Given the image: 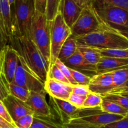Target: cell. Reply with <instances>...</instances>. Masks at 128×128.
I'll use <instances>...</instances> for the list:
<instances>
[{
	"label": "cell",
	"mask_w": 128,
	"mask_h": 128,
	"mask_svg": "<svg viewBox=\"0 0 128 128\" xmlns=\"http://www.w3.org/2000/svg\"><path fill=\"white\" fill-rule=\"evenodd\" d=\"M9 44L17 51L32 72L44 83L48 74L49 66L31 40L24 36H13L10 38Z\"/></svg>",
	"instance_id": "obj_1"
},
{
	"label": "cell",
	"mask_w": 128,
	"mask_h": 128,
	"mask_svg": "<svg viewBox=\"0 0 128 128\" xmlns=\"http://www.w3.org/2000/svg\"><path fill=\"white\" fill-rule=\"evenodd\" d=\"M78 44L100 50L128 49V40L118 31L108 28L74 38Z\"/></svg>",
	"instance_id": "obj_2"
},
{
	"label": "cell",
	"mask_w": 128,
	"mask_h": 128,
	"mask_svg": "<svg viewBox=\"0 0 128 128\" xmlns=\"http://www.w3.org/2000/svg\"><path fill=\"white\" fill-rule=\"evenodd\" d=\"M35 11V0H15L14 9L11 12V37L24 36L30 39V30Z\"/></svg>",
	"instance_id": "obj_3"
},
{
	"label": "cell",
	"mask_w": 128,
	"mask_h": 128,
	"mask_svg": "<svg viewBox=\"0 0 128 128\" xmlns=\"http://www.w3.org/2000/svg\"><path fill=\"white\" fill-rule=\"evenodd\" d=\"M30 39L41 52L50 68L51 58L50 22L44 14L35 11L30 30Z\"/></svg>",
	"instance_id": "obj_4"
},
{
	"label": "cell",
	"mask_w": 128,
	"mask_h": 128,
	"mask_svg": "<svg viewBox=\"0 0 128 128\" xmlns=\"http://www.w3.org/2000/svg\"><path fill=\"white\" fill-rule=\"evenodd\" d=\"M108 28H110L104 23L94 9L92 6L87 7L82 9L78 20L71 28V36L80 37Z\"/></svg>",
	"instance_id": "obj_5"
},
{
	"label": "cell",
	"mask_w": 128,
	"mask_h": 128,
	"mask_svg": "<svg viewBox=\"0 0 128 128\" xmlns=\"http://www.w3.org/2000/svg\"><path fill=\"white\" fill-rule=\"evenodd\" d=\"M50 22V68L58 59L61 47L68 38L71 36V28L66 24L62 15L58 12L55 18ZM49 68V69H50Z\"/></svg>",
	"instance_id": "obj_6"
},
{
	"label": "cell",
	"mask_w": 128,
	"mask_h": 128,
	"mask_svg": "<svg viewBox=\"0 0 128 128\" xmlns=\"http://www.w3.org/2000/svg\"><path fill=\"white\" fill-rule=\"evenodd\" d=\"M125 116L112 114L102 111L101 108L79 109L72 121L94 127L102 128L122 120Z\"/></svg>",
	"instance_id": "obj_7"
},
{
	"label": "cell",
	"mask_w": 128,
	"mask_h": 128,
	"mask_svg": "<svg viewBox=\"0 0 128 128\" xmlns=\"http://www.w3.org/2000/svg\"><path fill=\"white\" fill-rule=\"evenodd\" d=\"M101 20L109 28L116 31L128 28V11L109 5L92 4Z\"/></svg>",
	"instance_id": "obj_8"
},
{
	"label": "cell",
	"mask_w": 128,
	"mask_h": 128,
	"mask_svg": "<svg viewBox=\"0 0 128 128\" xmlns=\"http://www.w3.org/2000/svg\"><path fill=\"white\" fill-rule=\"evenodd\" d=\"M12 82L30 91L46 92L44 83L32 72L24 59L20 55L17 70Z\"/></svg>",
	"instance_id": "obj_9"
},
{
	"label": "cell",
	"mask_w": 128,
	"mask_h": 128,
	"mask_svg": "<svg viewBox=\"0 0 128 128\" xmlns=\"http://www.w3.org/2000/svg\"><path fill=\"white\" fill-rule=\"evenodd\" d=\"M18 61V53L11 45H6L0 51V74L8 83L13 81Z\"/></svg>",
	"instance_id": "obj_10"
},
{
	"label": "cell",
	"mask_w": 128,
	"mask_h": 128,
	"mask_svg": "<svg viewBox=\"0 0 128 128\" xmlns=\"http://www.w3.org/2000/svg\"><path fill=\"white\" fill-rule=\"evenodd\" d=\"M46 94V92L30 91V96L26 103L32 110L34 116L52 119V109L48 103Z\"/></svg>",
	"instance_id": "obj_11"
},
{
	"label": "cell",
	"mask_w": 128,
	"mask_h": 128,
	"mask_svg": "<svg viewBox=\"0 0 128 128\" xmlns=\"http://www.w3.org/2000/svg\"><path fill=\"white\" fill-rule=\"evenodd\" d=\"M89 84L90 91L102 96L114 88L111 72L96 74L91 77Z\"/></svg>",
	"instance_id": "obj_12"
},
{
	"label": "cell",
	"mask_w": 128,
	"mask_h": 128,
	"mask_svg": "<svg viewBox=\"0 0 128 128\" xmlns=\"http://www.w3.org/2000/svg\"><path fill=\"white\" fill-rule=\"evenodd\" d=\"M2 101L14 122L26 115H34L32 110L26 102L16 98L12 95L9 94Z\"/></svg>",
	"instance_id": "obj_13"
},
{
	"label": "cell",
	"mask_w": 128,
	"mask_h": 128,
	"mask_svg": "<svg viewBox=\"0 0 128 128\" xmlns=\"http://www.w3.org/2000/svg\"><path fill=\"white\" fill-rule=\"evenodd\" d=\"M50 98L52 109L54 110L62 124L64 125L68 123L75 117L78 112L79 109L71 104L68 101Z\"/></svg>",
	"instance_id": "obj_14"
},
{
	"label": "cell",
	"mask_w": 128,
	"mask_h": 128,
	"mask_svg": "<svg viewBox=\"0 0 128 128\" xmlns=\"http://www.w3.org/2000/svg\"><path fill=\"white\" fill-rule=\"evenodd\" d=\"M71 85L62 83L60 81L48 78L44 82V90L50 97L68 101L72 93Z\"/></svg>",
	"instance_id": "obj_15"
},
{
	"label": "cell",
	"mask_w": 128,
	"mask_h": 128,
	"mask_svg": "<svg viewBox=\"0 0 128 128\" xmlns=\"http://www.w3.org/2000/svg\"><path fill=\"white\" fill-rule=\"evenodd\" d=\"M82 8L74 0H61L59 12L61 14L66 24L71 28L80 16Z\"/></svg>",
	"instance_id": "obj_16"
},
{
	"label": "cell",
	"mask_w": 128,
	"mask_h": 128,
	"mask_svg": "<svg viewBox=\"0 0 128 128\" xmlns=\"http://www.w3.org/2000/svg\"><path fill=\"white\" fill-rule=\"evenodd\" d=\"M64 64L69 68L81 72H82V71H86L88 72L94 73L95 74H97L96 66L88 62L78 50H77L70 58L64 61Z\"/></svg>",
	"instance_id": "obj_17"
},
{
	"label": "cell",
	"mask_w": 128,
	"mask_h": 128,
	"mask_svg": "<svg viewBox=\"0 0 128 128\" xmlns=\"http://www.w3.org/2000/svg\"><path fill=\"white\" fill-rule=\"evenodd\" d=\"M128 67V59L104 57L96 65L97 74L104 73Z\"/></svg>",
	"instance_id": "obj_18"
},
{
	"label": "cell",
	"mask_w": 128,
	"mask_h": 128,
	"mask_svg": "<svg viewBox=\"0 0 128 128\" xmlns=\"http://www.w3.org/2000/svg\"><path fill=\"white\" fill-rule=\"evenodd\" d=\"M78 50L81 52L88 62L94 66L98 64L102 58L100 50L96 48L78 44Z\"/></svg>",
	"instance_id": "obj_19"
},
{
	"label": "cell",
	"mask_w": 128,
	"mask_h": 128,
	"mask_svg": "<svg viewBox=\"0 0 128 128\" xmlns=\"http://www.w3.org/2000/svg\"><path fill=\"white\" fill-rule=\"evenodd\" d=\"M78 50V44L74 38L70 36L61 47L58 59L64 62L71 57Z\"/></svg>",
	"instance_id": "obj_20"
},
{
	"label": "cell",
	"mask_w": 128,
	"mask_h": 128,
	"mask_svg": "<svg viewBox=\"0 0 128 128\" xmlns=\"http://www.w3.org/2000/svg\"><path fill=\"white\" fill-rule=\"evenodd\" d=\"M101 110L102 111L112 114H118L126 116L128 114V110L121 107L120 105L111 101L103 100L101 104Z\"/></svg>",
	"instance_id": "obj_21"
},
{
	"label": "cell",
	"mask_w": 128,
	"mask_h": 128,
	"mask_svg": "<svg viewBox=\"0 0 128 128\" xmlns=\"http://www.w3.org/2000/svg\"><path fill=\"white\" fill-rule=\"evenodd\" d=\"M30 128H65V126L62 124L54 122L52 119L34 116L33 122Z\"/></svg>",
	"instance_id": "obj_22"
},
{
	"label": "cell",
	"mask_w": 128,
	"mask_h": 128,
	"mask_svg": "<svg viewBox=\"0 0 128 128\" xmlns=\"http://www.w3.org/2000/svg\"><path fill=\"white\" fill-rule=\"evenodd\" d=\"M9 92L10 94L25 102L28 101L30 94V91L29 90L13 82L9 83Z\"/></svg>",
	"instance_id": "obj_23"
},
{
	"label": "cell",
	"mask_w": 128,
	"mask_h": 128,
	"mask_svg": "<svg viewBox=\"0 0 128 128\" xmlns=\"http://www.w3.org/2000/svg\"><path fill=\"white\" fill-rule=\"evenodd\" d=\"M112 73L114 89L120 87L128 81V67L113 71Z\"/></svg>",
	"instance_id": "obj_24"
},
{
	"label": "cell",
	"mask_w": 128,
	"mask_h": 128,
	"mask_svg": "<svg viewBox=\"0 0 128 128\" xmlns=\"http://www.w3.org/2000/svg\"><path fill=\"white\" fill-rule=\"evenodd\" d=\"M61 0H47L45 15L48 21H51L55 18L59 12Z\"/></svg>",
	"instance_id": "obj_25"
},
{
	"label": "cell",
	"mask_w": 128,
	"mask_h": 128,
	"mask_svg": "<svg viewBox=\"0 0 128 128\" xmlns=\"http://www.w3.org/2000/svg\"><path fill=\"white\" fill-rule=\"evenodd\" d=\"M103 99L100 94L91 92L86 96L82 108H95L100 107L102 104Z\"/></svg>",
	"instance_id": "obj_26"
},
{
	"label": "cell",
	"mask_w": 128,
	"mask_h": 128,
	"mask_svg": "<svg viewBox=\"0 0 128 128\" xmlns=\"http://www.w3.org/2000/svg\"><path fill=\"white\" fill-rule=\"evenodd\" d=\"M100 52L101 56L104 57L128 59V49L100 50Z\"/></svg>",
	"instance_id": "obj_27"
},
{
	"label": "cell",
	"mask_w": 128,
	"mask_h": 128,
	"mask_svg": "<svg viewBox=\"0 0 128 128\" xmlns=\"http://www.w3.org/2000/svg\"><path fill=\"white\" fill-rule=\"evenodd\" d=\"M48 78H50L52 79V80H56V81H60V82H62V83L71 85V84L70 83L67 78L65 77L64 75L62 74L61 70L58 68V67L55 64L52 65L49 69Z\"/></svg>",
	"instance_id": "obj_28"
},
{
	"label": "cell",
	"mask_w": 128,
	"mask_h": 128,
	"mask_svg": "<svg viewBox=\"0 0 128 128\" xmlns=\"http://www.w3.org/2000/svg\"><path fill=\"white\" fill-rule=\"evenodd\" d=\"M109 5L128 11V0H91V5Z\"/></svg>",
	"instance_id": "obj_29"
},
{
	"label": "cell",
	"mask_w": 128,
	"mask_h": 128,
	"mask_svg": "<svg viewBox=\"0 0 128 128\" xmlns=\"http://www.w3.org/2000/svg\"><path fill=\"white\" fill-rule=\"evenodd\" d=\"M102 98L103 100L114 102L128 110V98L125 97L122 95L118 94H106L102 96Z\"/></svg>",
	"instance_id": "obj_30"
},
{
	"label": "cell",
	"mask_w": 128,
	"mask_h": 128,
	"mask_svg": "<svg viewBox=\"0 0 128 128\" xmlns=\"http://www.w3.org/2000/svg\"><path fill=\"white\" fill-rule=\"evenodd\" d=\"M70 71H71V75H72L74 80L77 84L85 86H89L91 78L90 76H88V75L83 73V72L76 71V70H74L70 68Z\"/></svg>",
	"instance_id": "obj_31"
},
{
	"label": "cell",
	"mask_w": 128,
	"mask_h": 128,
	"mask_svg": "<svg viewBox=\"0 0 128 128\" xmlns=\"http://www.w3.org/2000/svg\"><path fill=\"white\" fill-rule=\"evenodd\" d=\"M54 64L58 66V68L61 70V72H62V74L64 75L65 77L67 78V80H68L69 82H70V83L71 84V86H76V85H77L76 82H75V81L74 80L72 75H71L70 68H69L68 67H67V66L64 64V62H62V61H60V60L57 59L56 61H55Z\"/></svg>",
	"instance_id": "obj_32"
},
{
	"label": "cell",
	"mask_w": 128,
	"mask_h": 128,
	"mask_svg": "<svg viewBox=\"0 0 128 128\" xmlns=\"http://www.w3.org/2000/svg\"><path fill=\"white\" fill-rule=\"evenodd\" d=\"M34 120L33 114H28L19 119L14 122L17 128H30Z\"/></svg>",
	"instance_id": "obj_33"
},
{
	"label": "cell",
	"mask_w": 128,
	"mask_h": 128,
	"mask_svg": "<svg viewBox=\"0 0 128 128\" xmlns=\"http://www.w3.org/2000/svg\"><path fill=\"white\" fill-rule=\"evenodd\" d=\"M86 99V96H79V95L71 93L68 100V101L77 108L81 109L83 106Z\"/></svg>",
	"instance_id": "obj_34"
},
{
	"label": "cell",
	"mask_w": 128,
	"mask_h": 128,
	"mask_svg": "<svg viewBox=\"0 0 128 128\" xmlns=\"http://www.w3.org/2000/svg\"><path fill=\"white\" fill-rule=\"evenodd\" d=\"M9 94V83L6 79L0 74V100L2 101Z\"/></svg>",
	"instance_id": "obj_35"
},
{
	"label": "cell",
	"mask_w": 128,
	"mask_h": 128,
	"mask_svg": "<svg viewBox=\"0 0 128 128\" xmlns=\"http://www.w3.org/2000/svg\"><path fill=\"white\" fill-rule=\"evenodd\" d=\"M91 91H90L89 86H81V85H76L72 88V93L82 96H87Z\"/></svg>",
	"instance_id": "obj_36"
},
{
	"label": "cell",
	"mask_w": 128,
	"mask_h": 128,
	"mask_svg": "<svg viewBox=\"0 0 128 128\" xmlns=\"http://www.w3.org/2000/svg\"><path fill=\"white\" fill-rule=\"evenodd\" d=\"M103 128H128V114L122 120L106 125Z\"/></svg>",
	"instance_id": "obj_37"
},
{
	"label": "cell",
	"mask_w": 128,
	"mask_h": 128,
	"mask_svg": "<svg viewBox=\"0 0 128 128\" xmlns=\"http://www.w3.org/2000/svg\"><path fill=\"white\" fill-rule=\"evenodd\" d=\"M0 116L2 118H3L5 120L9 122L10 123L12 124H14V122L12 121V118L10 116V114H9L8 111L7 109H6V106L3 104L2 101L0 100Z\"/></svg>",
	"instance_id": "obj_38"
},
{
	"label": "cell",
	"mask_w": 128,
	"mask_h": 128,
	"mask_svg": "<svg viewBox=\"0 0 128 128\" xmlns=\"http://www.w3.org/2000/svg\"><path fill=\"white\" fill-rule=\"evenodd\" d=\"M64 126H65V128H103V127L100 128L89 126V125L84 124L76 122V121H72V120L70 121L68 123L64 124Z\"/></svg>",
	"instance_id": "obj_39"
},
{
	"label": "cell",
	"mask_w": 128,
	"mask_h": 128,
	"mask_svg": "<svg viewBox=\"0 0 128 128\" xmlns=\"http://www.w3.org/2000/svg\"><path fill=\"white\" fill-rule=\"evenodd\" d=\"M46 2L47 0H35L36 11L45 14L46 10Z\"/></svg>",
	"instance_id": "obj_40"
},
{
	"label": "cell",
	"mask_w": 128,
	"mask_h": 128,
	"mask_svg": "<svg viewBox=\"0 0 128 128\" xmlns=\"http://www.w3.org/2000/svg\"><path fill=\"white\" fill-rule=\"evenodd\" d=\"M128 91V81L126 82H125L124 84L121 85L120 87H118L114 89V90H111V91H110L109 92L106 93V94H120L121 92H124V91Z\"/></svg>",
	"instance_id": "obj_41"
},
{
	"label": "cell",
	"mask_w": 128,
	"mask_h": 128,
	"mask_svg": "<svg viewBox=\"0 0 128 128\" xmlns=\"http://www.w3.org/2000/svg\"><path fill=\"white\" fill-rule=\"evenodd\" d=\"M78 6H80L81 8H85L87 7H91V0H74Z\"/></svg>",
	"instance_id": "obj_42"
},
{
	"label": "cell",
	"mask_w": 128,
	"mask_h": 128,
	"mask_svg": "<svg viewBox=\"0 0 128 128\" xmlns=\"http://www.w3.org/2000/svg\"><path fill=\"white\" fill-rule=\"evenodd\" d=\"M0 128H17L15 125L12 124L0 116Z\"/></svg>",
	"instance_id": "obj_43"
},
{
	"label": "cell",
	"mask_w": 128,
	"mask_h": 128,
	"mask_svg": "<svg viewBox=\"0 0 128 128\" xmlns=\"http://www.w3.org/2000/svg\"><path fill=\"white\" fill-rule=\"evenodd\" d=\"M116 31H118L120 34L123 36L128 40V28H122Z\"/></svg>",
	"instance_id": "obj_44"
},
{
	"label": "cell",
	"mask_w": 128,
	"mask_h": 128,
	"mask_svg": "<svg viewBox=\"0 0 128 128\" xmlns=\"http://www.w3.org/2000/svg\"><path fill=\"white\" fill-rule=\"evenodd\" d=\"M8 2L10 3V7H11V12L14 9V4L15 0H8Z\"/></svg>",
	"instance_id": "obj_45"
},
{
	"label": "cell",
	"mask_w": 128,
	"mask_h": 128,
	"mask_svg": "<svg viewBox=\"0 0 128 128\" xmlns=\"http://www.w3.org/2000/svg\"><path fill=\"white\" fill-rule=\"evenodd\" d=\"M118 94L122 95V96H125V97H126V98H128V91H124V92H121V93Z\"/></svg>",
	"instance_id": "obj_46"
},
{
	"label": "cell",
	"mask_w": 128,
	"mask_h": 128,
	"mask_svg": "<svg viewBox=\"0 0 128 128\" xmlns=\"http://www.w3.org/2000/svg\"><path fill=\"white\" fill-rule=\"evenodd\" d=\"M23 1H28V0H23Z\"/></svg>",
	"instance_id": "obj_47"
},
{
	"label": "cell",
	"mask_w": 128,
	"mask_h": 128,
	"mask_svg": "<svg viewBox=\"0 0 128 128\" xmlns=\"http://www.w3.org/2000/svg\"></svg>",
	"instance_id": "obj_48"
}]
</instances>
